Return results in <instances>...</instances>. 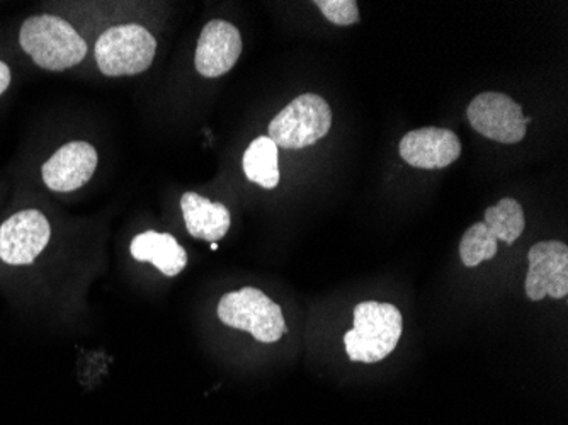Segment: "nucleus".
Instances as JSON below:
<instances>
[{
	"label": "nucleus",
	"instance_id": "nucleus-8",
	"mask_svg": "<svg viewBox=\"0 0 568 425\" xmlns=\"http://www.w3.org/2000/svg\"><path fill=\"white\" fill-rule=\"evenodd\" d=\"M526 296L539 302L545 296L564 300L568 295V247L564 242H538L528 252Z\"/></svg>",
	"mask_w": 568,
	"mask_h": 425
},
{
	"label": "nucleus",
	"instance_id": "nucleus-19",
	"mask_svg": "<svg viewBox=\"0 0 568 425\" xmlns=\"http://www.w3.org/2000/svg\"><path fill=\"white\" fill-rule=\"evenodd\" d=\"M216 249H219V245H216V242H213V244H212V251H216Z\"/></svg>",
	"mask_w": 568,
	"mask_h": 425
},
{
	"label": "nucleus",
	"instance_id": "nucleus-9",
	"mask_svg": "<svg viewBox=\"0 0 568 425\" xmlns=\"http://www.w3.org/2000/svg\"><path fill=\"white\" fill-rule=\"evenodd\" d=\"M98 168V152L88 142H70L60 146L41 168L48 190L72 193L88 184Z\"/></svg>",
	"mask_w": 568,
	"mask_h": 425
},
{
	"label": "nucleus",
	"instance_id": "nucleus-17",
	"mask_svg": "<svg viewBox=\"0 0 568 425\" xmlns=\"http://www.w3.org/2000/svg\"><path fill=\"white\" fill-rule=\"evenodd\" d=\"M327 21L335 26H351L359 22V11L354 0H315Z\"/></svg>",
	"mask_w": 568,
	"mask_h": 425
},
{
	"label": "nucleus",
	"instance_id": "nucleus-12",
	"mask_svg": "<svg viewBox=\"0 0 568 425\" xmlns=\"http://www.w3.org/2000/svg\"><path fill=\"white\" fill-rule=\"evenodd\" d=\"M184 223L194 239L206 242H219L226 235L232 223L230 211L225 204L213 203L196 193H186L181 198Z\"/></svg>",
	"mask_w": 568,
	"mask_h": 425
},
{
	"label": "nucleus",
	"instance_id": "nucleus-15",
	"mask_svg": "<svg viewBox=\"0 0 568 425\" xmlns=\"http://www.w3.org/2000/svg\"><path fill=\"white\" fill-rule=\"evenodd\" d=\"M484 223L494 233L497 241L513 245L525 232V210L513 198H504L496 206L487 208Z\"/></svg>",
	"mask_w": 568,
	"mask_h": 425
},
{
	"label": "nucleus",
	"instance_id": "nucleus-5",
	"mask_svg": "<svg viewBox=\"0 0 568 425\" xmlns=\"http://www.w3.org/2000/svg\"><path fill=\"white\" fill-rule=\"evenodd\" d=\"M331 127L327 101L317 94H302L271 121L270 139L281 149L300 150L327 136Z\"/></svg>",
	"mask_w": 568,
	"mask_h": 425
},
{
	"label": "nucleus",
	"instance_id": "nucleus-13",
	"mask_svg": "<svg viewBox=\"0 0 568 425\" xmlns=\"http://www.w3.org/2000/svg\"><path fill=\"white\" fill-rule=\"evenodd\" d=\"M130 251L136 261L150 262L168 277L183 273L187 264V252L169 233L153 232V230L140 233L133 239Z\"/></svg>",
	"mask_w": 568,
	"mask_h": 425
},
{
	"label": "nucleus",
	"instance_id": "nucleus-6",
	"mask_svg": "<svg viewBox=\"0 0 568 425\" xmlns=\"http://www.w3.org/2000/svg\"><path fill=\"white\" fill-rule=\"evenodd\" d=\"M468 121L485 139L499 143H519L526 136L531 118L523 114V108L509 95L484 92L470 102Z\"/></svg>",
	"mask_w": 568,
	"mask_h": 425
},
{
	"label": "nucleus",
	"instance_id": "nucleus-4",
	"mask_svg": "<svg viewBox=\"0 0 568 425\" xmlns=\"http://www.w3.org/2000/svg\"><path fill=\"white\" fill-rule=\"evenodd\" d=\"M158 41L140 24L113 26L99 37L94 55L106 77L139 75L152 65Z\"/></svg>",
	"mask_w": 568,
	"mask_h": 425
},
{
	"label": "nucleus",
	"instance_id": "nucleus-18",
	"mask_svg": "<svg viewBox=\"0 0 568 425\" xmlns=\"http://www.w3.org/2000/svg\"><path fill=\"white\" fill-rule=\"evenodd\" d=\"M11 85V69L4 62H0V95Z\"/></svg>",
	"mask_w": 568,
	"mask_h": 425
},
{
	"label": "nucleus",
	"instance_id": "nucleus-3",
	"mask_svg": "<svg viewBox=\"0 0 568 425\" xmlns=\"http://www.w3.org/2000/svg\"><path fill=\"white\" fill-rule=\"evenodd\" d=\"M216 312L226 327L248 332L255 341L264 344H273L288 332L281 306L257 287L226 293L220 300Z\"/></svg>",
	"mask_w": 568,
	"mask_h": 425
},
{
	"label": "nucleus",
	"instance_id": "nucleus-10",
	"mask_svg": "<svg viewBox=\"0 0 568 425\" xmlns=\"http://www.w3.org/2000/svg\"><path fill=\"white\" fill-rule=\"evenodd\" d=\"M241 55V31L232 22L215 19L201 31L194 65L201 75L216 79L234 69Z\"/></svg>",
	"mask_w": 568,
	"mask_h": 425
},
{
	"label": "nucleus",
	"instance_id": "nucleus-2",
	"mask_svg": "<svg viewBox=\"0 0 568 425\" xmlns=\"http://www.w3.org/2000/svg\"><path fill=\"white\" fill-rule=\"evenodd\" d=\"M404 331L400 310L390 303L363 302L354 308V327L344 335L353 363H379L390 356Z\"/></svg>",
	"mask_w": 568,
	"mask_h": 425
},
{
	"label": "nucleus",
	"instance_id": "nucleus-7",
	"mask_svg": "<svg viewBox=\"0 0 568 425\" xmlns=\"http://www.w3.org/2000/svg\"><path fill=\"white\" fill-rule=\"evenodd\" d=\"M50 239V222L41 211H19L0 226V259L9 265L33 264Z\"/></svg>",
	"mask_w": 568,
	"mask_h": 425
},
{
	"label": "nucleus",
	"instance_id": "nucleus-11",
	"mask_svg": "<svg viewBox=\"0 0 568 425\" xmlns=\"http://www.w3.org/2000/svg\"><path fill=\"white\" fill-rule=\"evenodd\" d=\"M400 155L416 169H445L458 161L462 142L455 131L445 128H419L408 131L400 142Z\"/></svg>",
	"mask_w": 568,
	"mask_h": 425
},
{
	"label": "nucleus",
	"instance_id": "nucleus-16",
	"mask_svg": "<svg viewBox=\"0 0 568 425\" xmlns=\"http://www.w3.org/2000/svg\"><path fill=\"white\" fill-rule=\"evenodd\" d=\"M497 242L499 241L484 222L475 223L465 232L459 244L463 264L467 267H477L481 262L496 257L499 251Z\"/></svg>",
	"mask_w": 568,
	"mask_h": 425
},
{
	"label": "nucleus",
	"instance_id": "nucleus-1",
	"mask_svg": "<svg viewBox=\"0 0 568 425\" xmlns=\"http://www.w3.org/2000/svg\"><path fill=\"white\" fill-rule=\"evenodd\" d=\"M19 44L38 67L62 72L79 65L88 55V44L65 19L43 14L26 19Z\"/></svg>",
	"mask_w": 568,
	"mask_h": 425
},
{
	"label": "nucleus",
	"instance_id": "nucleus-14",
	"mask_svg": "<svg viewBox=\"0 0 568 425\" xmlns=\"http://www.w3.org/2000/svg\"><path fill=\"white\" fill-rule=\"evenodd\" d=\"M277 146L270 136H260L248 145L244 153V172L248 181L260 184L264 190H274L280 184L277 168Z\"/></svg>",
	"mask_w": 568,
	"mask_h": 425
}]
</instances>
